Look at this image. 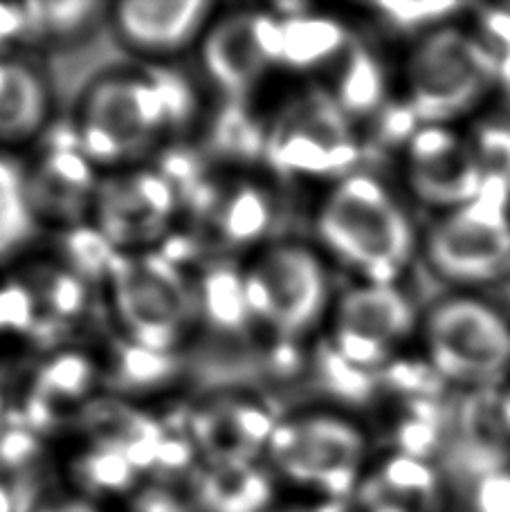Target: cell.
Instances as JSON below:
<instances>
[{"label": "cell", "mask_w": 510, "mask_h": 512, "mask_svg": "<svg viewBox=\"0 0 510 512\" xmlns=\"http://www.w3.org/2000/svg\"><path fill=\"white\" fill-rule=\"evenodd\" d=\"M497 84L499 61L466 14L418 36L405 68V104L421 126H459L495 106Z\"/></svg>", "instance_id": "obj_1"}, {"label": "cell", "mask_w": 510, "mask_h": 512, "mask_svg": "<svg viewBox=\"0 0 510 512\" xmlns=\"http://www.w3.org/2000/svg\"><path fill=\"white\" fill-rule=\"evenodd\" d=\"M423 344L436 378L495 391L510 378V313L493 297L452 292L427 310Z\"/></svg>", "instance_id": "obj_2"}, {"label": "cell", "mask_w": 510, "mask_h": 512, "mask_svg": "<svg viewBox=\"0 0 510 512\" xmlns=\"http://www.w3.org/2000/svg\"><path fill=\"white\" fill-rule=\"evenodd\" d=\"M326 245L371 283H391L405 270L416 236L394 196L367 176L340 182L326 200L320 221Z\"/></svg>", "instance_id": "obj_3"}, {"label": "cell", "mask_w": 510, "mask_h": 512, "mask_svg": "<svg viewBox=\"0 0 510 512\" xmlns=\"http://www.w3.org/2000/svg\"><path fill=\"white\" fill-rule=\"evenodd\" d=\"M189 111L191 95L176 77H108L90 90L81 108L79 144L90 160L131 158Z\"/></svg>", "instance_id": "obj_4"}, {"label": "cell", "mask_w": 510, "mask_h": 512, "mask_svg": "<svg viewBox=\"0 0 510 512\" xmlns=\"http://www.w3.org/2000/svg\"><path fill=\"white\" fill-rule=\"evenodd\" d=\"M425 259L454 292L510 288V196L486 189L477 200L439 214L423 241Z\"/></svg>", "instance_id": "obj_5"}, {"label": "cell", "mask_w": 510, "mask_h": 512, "mask_svg": "<svg viewBox=\"0 0 510 512\" xmlns=\"http://www.w3.org/2000/svg\"><path fill=\"white\" fill-rule=\"evenodd\" d=\"M117 315L135 344L167 353L189 315V290L167 256L117 254L108 274Z\"/></svg>", "instance_id": "obj_6"}, {"label": "cell", "mask_w": 510, "mask_h": 512, "mask_svg": "<svg viewBox=\"0 0 510 512\" xmlns=\"http://www.w3.org/2000/svg\"><path fill=\"white\" fill-rule=\"evenodd\" d=\"M355 142L335 97L313 88L288 104L266 135L270 164L284 173L331 176L355 162Z\"/></svg>", "instance_id": "obj_7"}, {"label": "cell", "mask_w": 510, "mask_h": 512, "mask_svg": "<svg viewBox=\"0 0 510 512\" xmlns=\"http://www.w3.org/2000/svg\"><path fill=\"white\" fill-rule=\"evenodd\" d=\"M252 315L275 331L299 335L322 313L326 274L317 256L297 245L272 248L245 274Z\"/></svg>", "instance_id": "obj_8"}, {"label": "cell", "mask_w": 510, "mask_h": 512, "mask_svg": "<svg viewBox=\"0 0 510 512\" xmlns=\"http://www.w3.org/2000/svg\"><path fill=\"white\" fill-rule=\"evenodd\" d=\"M405 173L412 194L439 214L472 203L488 189L468 128L459 126H418L407 142Z\"/></svg>", "instance_id": "obj_9"}, {"label": "cell", "mask_w": 510, "mask_h": 512, "mask_svg": "<svg viewBox=\"0 0 510 512\" xmlns=\"http://www.w3.org/2000/svg\"><path fill=\"white\" fill-rule=\"evenodd\" d=\"M270 454L297 481L322 486L333 495L351 488L364 452L360 432L333 416H304L275 427Z\"/></svg>", "instance_id": "obj_10"}, {"label": "cell", "mask_w": 510, "mask_h": 512, "mask_svg": "<svg viewBox=\"0 0 510 512\" xmlns=\"http://www.w3.org/2000/svg\"><path fill=\"white\" fill-rule=\"evenodd\" d=\"M416 324L407 297L391 283H369L340 301L335 317L338 355L351 367H373L412 333Z\"/></svg>", "instance_id": "obj_11"}, {"label": "cell", "mask_w": 510, "mask_h": 512, "mask_svg": "<svg viewBox=\"0 0 510 512\" xmlns=\"http://www.w3.org/2000/svg\"><path fill=\"white\" fill-rule=\"evenodd\" d=\"M281 57V18L236 14L218 23L207 36L205 66L221 90L241 99Z\"/></svg>", "instance_id": "obj_12"}, {"label": "cell", "mask_w": 510, "mask_h": 512, "mask_svg": "<svg viewBox=\"0 0 510 512\" xmlns=\"http://www.w3.org/2000/svg\"><path fill=\"white\" fill-rule=\"evenodd\" d=\"M97 230L115 248L153 241L165 232L176 205V187L151 171L106 180L97 187Z\"/></svg>", "instance_id": "obj_13"}, {"label": "cell", "mask_w": 510, "mask_h": 512, "mask_svg": "<svg viewBox=\"0 0 510 512\" xmlns=\"http://www.w3.org/2000/svg\"><path fill=\"white\" fill-rule=\"evenodd\" d=\"M77 140L52 142L27 176V198L36 216L75 223L97 196L93 167Z\"/></svg>", "instance_id": "obj_14"}, {"label": "cell", "mask_w": 510, "mask_h": 512, "mask_svg": "<svg viewBox=\"0 0 510 512\" xmlns=\"http://www.w3.org/2000/svg\"><path fill=\"white\" fill-rule=\"evenodd\" d=\"M209 14L198 0H129L117 7V30L142 52H176L194 39Z\"/></svg>", "instance_id": "obj_15"}, {"label": "cell", "mask_w": 510, "mask_h": 512, "mask_svg": "<svg viewBox=\"0 0 510 512\" xmlns=\"http://www.w3.org/2000/svg\"><path fill=\"white\" fill-rule=\"evenodd\" d=\"M272 432L275 425L266 411L243 400L216 402L194 418L196 441L214 463H250Z\"/></svg>", "instance_id": "obj_16"}, {"label": "cell", "mask_w": 510, "mask_h": 512, "mask_svg": "<svg viewBox=\"0 0 510 512\" xmlns=\"http://www.w3.org/2000/svg\"><path fill=\"white\" fill-rule=\"evenodd\" d=\"M48 113L41 77L18 61H0V140L18 142L39 131Z\"/></svg>", "instance_id": "obj_17"}, {"label": "cell", "mask_w": 510, "mask_h": 512, "mask_svg": "<svg viewBox=\"0 0 510 512\" xmlns=\"http://www.w3.org/2000/svg\"><path fill=\"white\" fill-rule=\"evenodd\" d=\"M349 48L344 27L324 16H286L281 18V57L279 63L290 68H313Z\"/></svg>", "instance_id": "obj_18"}, {"label": "cell", "mask_w": 510, "mask_h": 512, "mask_svg": "<svg viewBox=\"0 0 510 512\" xmlns=\"http://www.w3.org/2000/svg\"><path fill=\"white\" fill-rule=\"evenodd\" d=\"M200 495L216 512H257L268 499L270 488L250 463L234 461L214 463L200 481Z\"/></svg>", "instance_id": "obj_19"}, {"label": "cell", "mask_w": 510, "mask_h": 512, "mask_svg": "<svg viewBox=\"0 0 510 512\" xmlns=\"http://www.w3.org/2000/svg\"><path fill=\"white\" fill-rule=\"evenodd\" d=\"M93 380V367L79 355H63L43 367L36 380L30 405H27V418L36 427H43L52 414L66 402L79 400Z\"/></svg>", "instance_id": "obj_20"}, {"label": "cell", "mask_w": 510, "mask_h": 512, "mask_svg": "<svg viewBox=\"0 0 510 512\" xmlns=\"http://www.w3.org/2000/svg\"><path fill=\"white\" fill-rule=\"evenodd\" d=\"M34 218L27 198V176L14 160L0 155V259L30 239Z\"/></svg>", "instance_id": "obj_21"}, {"label": "cell", "mask_w": 510, "mask_h": 512, "mask_svg": "<svg viewBox=\"0 0 510 512\" xmlns=\"http://www.w3.org/2000/svg\"><path fill=\"white\" fill-rule=\"evenodd\" d=\"M382 99H385V75L378 61L371 57V52L353 45L340 75L335 102L340 104L346 117H360L378 111Z\"/></svg>", "instance_id": "obj_22"}, {"label": "cell", "mask_w": 510, "mask_h": 512, "mask_svg": "<svg viewBox=\"0 0 510 512\" xmlns=\"http://www.w3.org/2000/svg\"><path fill=\"white\" fill-rule=\"evenodd\" d=\"M200 306L207 322L221 331H241L252 315L245 295V274L214 268L200 286Z\"/></svg>", "instance_id": "obj_23"}, {"label": "cell", "mask_w": 510, "mask_h": 512, "mask_svg": "<svg viewBox=\"0 0 510 512\" xmlns=\"http://www.w3.org/2000/svg\"><path fill=\"white\" fill-rule=\"evenodd\" d=\"M490 189L510 196V117L490 108L468 128Z\"/></svg>", "instance_id": "obj_24"}, {"label": "cell", "mask_w": 510, "mask_h": 512, "mask_svg": "<svg viewBox=\"0 0 510 512\" xmlns=\"http://www.w3.org/2000/svg\"><path fill=\"white\" fill-rule=\"evenodd\" d=\"M268 198L254 187H239L218 200L216 223L223 239L230 243H250L266 232L270 223Z\"/></svg>", "instance_id": "obj_25"}, {"label": "cell", "mask_w": 510, "mask_h": 512, "mask_svg": "<svg viewBox=\"0 0 510 512\" xmlns=\"http://www.w3.org/2000/svg\"><path fill=\"white\" fill-rule=\"evenodd\" d=\"M27 288L34 295L36 306L59 322L70 319L84 308V283L75 272L43 265L32 272Z\"/></svg>", "instance_id": "obj_26"}, {"label": "cell", "mask_w": 510, "mask_h": 512, "mask_svg": "<svg viewBox=\"0 0 510 512\" xmlns=\"http://www.w3.org/2000/svg\"><path fill=\"white\" fill-rule=\"evenodd\" d=\"M468 7L470 5L461 3H412V0H400V3L385 0V3L373 5L382 21L394 27V30L421 36L459 21L468 14Z\"/></svg>", "instance_id": "obj_27"}, {"label": "cell", "mask_w": 510, "mask_h": 512, "mask_svg": "<svg viewBox=\"0 0 510 512\" xmlns=\"http://www.w3.org/2000/svg\"><path fill=\"white\" fill-rule=\"evenodd\" d=\"M79 479L86 488L99 492H115L129 488L135 477L133 463L126 456L106 443H97L77 463Z\"/></svg>", "instance_id": "obj_28"}, {"label": "cell", "mask_w": 510, "mask_h": 512, "mask_svg": "<svg viewBox=\"0 0 510 512\" xmlns=\"http://www.w3.org/2000/svg\"><path fill=\"white\" fill-rule=\"evenodd\" d=\"M171 373L167 353L147 349L142 344H120L113 358V380L120 387H151Z\"/></svg>", "instance_id": "obj_29"}, {"label": "cell", "mask_w": 510, "mask_h": 512, "mask_svg": "<svg viewBox=\"0 0 510 512\" xmlns=\"http://www.w3.org/2000/svg\"><path fill=\"white\" fill-rule=\"evenodd\" d=\"M63 254L77 277L108 279L120 252L99 230H72L63 241Z\"/></svg>", "instance_id": "obj_30"}, {"label": "cell", "mask_w": 510, "mask_h": 512, "mask_svg": "<svg viewBox=\"0 0 510 512\" xmlns=\"http://www.w3.org/2000/svg\"><path fill=\"white\" fill-rule=\"evenodd\" d=\"M27 27L34 25L36 30L45 34H54L59 39L75 36L84 32L90 23H95V14L99 12L97 3H34L25 5Z\"/></svg>", "instance_id": "obj_31"}, {"label": "cell", "mask_w": 510, "mask_h": 512, "mask_svg": "<svg viewBox=\"0 0 510 512\" xmlns=\"http://www.w3.org/2000/svg\"><path fill=\"white\" fill-rule=\"evenodd\" d=\"M468 23L499 63L510 59V3L470 5Z\"/></svg>", "instance_id": "obj_32"}, {"label": "cell", "mask_w": 510, "mask_h": 512, "mask_svg": "<svg viewBox=\"0 0 510 512\" xmlns=\"http://www.w3.org/2000/svg\"><path fill=\"white\" fill-rule=\"evenodd\" d=\"M218 144L227 153L252 158L257 153H266V135H263L257 124H252L243 111H230L218 122Z\"/></svg>", "instance_id": "obj_33"}, {"label": "cell", "mask_w": 510, "mask_h": 512, "mask_svg": "<svg viewBox=\"0 0 510 512\" xmlns=\"http://www.w3.org/2000/svg\"><path fill=\"white\" fill-rule=\"evenodd\" d=\"M34 295L27 286H5L0 288V331L12 328V331H34L39 328L36 317Z\"/></svg>", "instance_id": "obj_34"}, {"label": "cell", "mask_w": 510, "mask_h": 512, "mask_svg": "<svg viewBox=\"0 0 510 512\" xmlns=\"http://www.w3.org/2000/svg\"><path fill=\"white\" fill-rule=\"evenodd\" d=\"M36 445L34 438L23 432V429H14V432H5L0 436V468L16 470L30 461Z\"/></svg>", "instance_id": "obj_35"}, {"label": "cell", "mask_w": 510, "mask_h": 512, "mask_svg": "<svg viewBox=\"0 0 510 512\" xmlns=\"http://www.w3.org/2000/svg\"><path fill=\"white\" fill-rule=\"evenodd\" d=\"M27 30V12L25 7L3 5L0 3V48L14 36Z\"/></svg>", "instance_id": "obj_36"}, {"label": "cell", "mask_w": 510, "mask_h": 512, "mask_svg": "<svg viewBox=\"0 0 510 512\" xmlns=\"http://www.w3.org/2000/svg\"><path fill=\"white\" fill-rule=\"evenodd\" d=\"M135 512H185L178 501H173L165 492H147L140 501H138V510Z\"/></svg>", "instance_id": "obj_37"}, {"label": "cell", "mask_w": 510, "mask_h": 512, "mask_svg": "<svg viewBox=\"0 0 510 512\" xmlns=\"http://www.w3.org/2000/svg\"><path fill=\"white\" fill-rule=\"evenodd\" d=\"M493 393H497L495 398V414L493 418H497L499 432L510 438V378L502 384V387L495 389Z\"/></svg>", "instance_id": "obj_38"}, {"label": "cell", "mask_w": 510, "mask_h": 512, "mask_svg": "<svg viewBox=\"0 0 510 512\" xmlns=\"http://www.w3.org/2000/svg\"><path fill=\"white\" fill-rule=\"evenodd\" d=\"M493 108L510 117V59L499 63V84H497V99Z\"/></svg>", "instance_id": "obj_39"}, {"label": "cell", "mask_w": 510, "mask_h": 512, "mask_svg": "<svg viewBox=\"0 0 510 512\" xmlns=\"http://www.w3.org/2000/svg\"><path fill=\"white\" fill-rule=\"evenodd\" d=\"M21 501V492L9 490L5 483H0V512H18Z\"/></svg>", "instance_id": "obj_40"}, {"label": "cell", "mask_w": 510, "mask_h": 512, "mask_svg": "<svg viewBox=\"0 0 510 512\" xmlns=\"http://www.w3.org/2000/svg\"><path fill=\"white\" fill-rule=\"evenodd\" d=\"M59 512H93L90 508H86V506H68V508H63V510H59Z\"/></svg>", "instance_id": "obj_41"}]
</instances>
